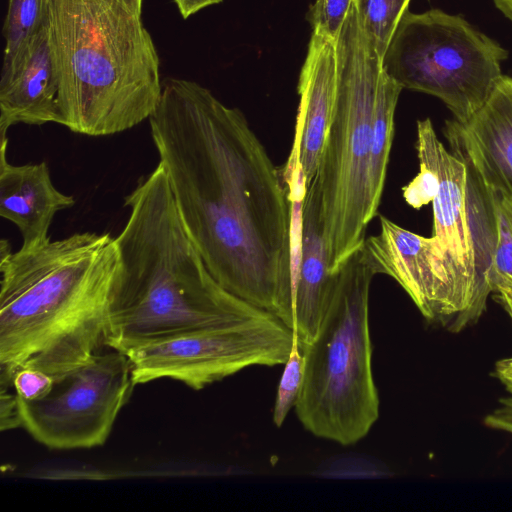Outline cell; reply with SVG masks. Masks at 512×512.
<instances>
[{
  "instance_id": "d4e9b609",
  "label": "cell",
  "mask_w": 512,
  "mask_h": 512,
  "mask_svg": "<svg viewBox=\"0 0 512 512\" xmlns=\"http://www.w3.org/2000/svg\"><path fill=\"white\" fill-rule=\"evenodd\" d=\"M499 301L512 320V286L499 289ZM493 375L505 390L512 395V357L503 358L495 363Z\"/></svg>"
},
{
  "instance_id": "f546056e",
  "label": "cell",
  "mask_w": 512,
  "mask_h": 512,
  "mask_svg": "<svg viewBox=\"0 0 512 512\" xmlns=\"http://www.w3.org/2000/svg\"><path fill=\"white\" fill-rule=\"evenodd\" d=\"M502 204L512 227V201L502 196Z\"/></svg>"
},
{
  "instance_id": "83f0119b",
  "label": "cell",
  "mask_w": 512,
  "mask_h": 512,
  "mask_svg": "<svg viewBox=\"0 0 512 512\" xmlns=\"http://www.w3.org/2000/svg\"><path fill=\"white\" fill-rule=\"evenodd\" d=\"M222 0H174L180 14L184 19L195 14L199 10L220 3Z\"/></svg>"
},
{
  "instance_id": "9c48e42d",
  "label": "cell",
  "mask_w": 512,
  "mask_h": 512,
  "mask_svg": "<svg viewBox=\"0 0 512 512\" xmlns=\"http://www.w3.org/2000/svg\"><path fill=\"white\" fill-rule=\"evenodd\" d=\"M293 332L274 315L229 326L187 331L124 349L135 385L157 379L201 390L251 366L285 364Z\"/></svg>"
},
{
  "instance_id": "f1b7e54d",
  "label": "cell",
  "mask_w": 512,
  "mask_h": 512,
  "mask_svg": "<svg viewBox=\"0 0 512 512\" xmlns=\"http://www.w3.org/2000/svg\"><path fill=\"white\" fill-rule=\"evenodd\" d=\"M495 6L512 21V0H494Z\"/></svg>"
},
{
  "instance_id": "7402d4cb",
  "label": "cell",
  "mask_w": 512,
  "mask_h": 512,
  "mask_svg": "<svg viewBox=\"0 0 512 512\" xmlns=\"http://www.w3.org/2000/svg\"><path fill=\"white\" fill-rule=\"evenodd\" d=\"M354 0H315L308 20L313 33L337 42Z\"/></svg>"
},
{
  "instance_id": "4316f807",
  "label": "cell",
  "mask_w": 512,
  "mask_h": 512,
  "mask_svg": "<svg viewBox=\"0 0 512 512\" xmlns=\"http://www.w3.org/2000/svg\"><path fill=\"white\" fill-rule=\"evenodd\" d=\"M0 424L2 431L22 426L18 397L8 389H0Z\"/></svg>"
},
{
  "instance_id": "44dd1931",
  "label": "cell",
  "mask_w": 512,
  "mask_h": 512,
  "mask_svg": "<svg viewBox=\"0 0 512 512\" xmlns=\"http://www.w3.org/2000/svg\"><path fill=\"white\" fill-rule=\"evenodd\" d=\"M493 191V190H492ZM496 215V242L492 260V292L512 286V227L502 204V195L493 191Z\"/></svg>"
},
{
  "instance_id": "7c38bea8",
  "label": "cell",
  "mask_w": 512,
  "mask_h": 512,
  "mask_svg": "<svg viewBox=\"0 0 512 512\" xmlns=\"http://www.w3.org/2000/svg\"><path fill=\"white\" fill-rule=\"evenodd\" d=\"M58 96V75L46 25L12 60L2 65L0 136H6L8 129L18 123L58 124Z\"/></svg>"
},
{
  "instance_id": "ba28073f",
  "label": "cell",
  "mask_w": 512,
  "mask_h": 512,
  "mask_svg": "<svg viewBox=\"0 0 512 512\" xmlns=\"http://www.w3.org/2000/svg\"><path fill=\"white\" fill-rule=\"evenodd\" d=\"M507 57V50L458 15L407 10L382 64L402 89L439 98L465 124L492 93Z\"/></svg>"
},
{
  "instance_id": "5bb4252c",
  "label": "cell",
  "mask_w": 512,
  "mask_h": 512,
  "mask_svg": "<svg viewBox=\"0 0 512 512\" xmlns=\"http://www.w3.org/2000/svg\"><path fill=\"white\" fill-rule=\"evenodd\" d=\"M338 90L336 43L312 33L299 82L300 97L292 149L306 187L316 176L334 116Z\"/></svg>"
},
{
  "instance_id": "7a4b0ae2",
  "label": "cell",
  "mask_w": 512,
  "mask_h": 512,
  "mask_svg": "<svg viewBox=\"0 0 512 512\" xmlns=\"http://www.w3.org/2000/svg\"><path fill=\"white\" fill-rule=\"evenodd\" d=\"M119 268L115 237L79 232L12 252L0 244V389L17 370L53 378L107 346Z\"/></svg>"
},
{
  "instance_id": "30bf717a",
  "label": "cell",
  "mask_w": 512,
  "mask_h": 512,
  "mask_svg": "<svg viewBox=\"0 0 512 512\" xmlns=\"http://www.w3.org/2000/svg\"><path fill=\"white\" fill-rule=\"evenodd\" d=\"M111 350L55 377L41 398L17 396L22 427L35 440L60 450L105 443L135 386L127 355Z\"/></svg>"
},
{
  "instance_id": "6da1fadb",
  "label": "cell",
  "mask_w": 512,
  "mask_h": 512,
  "mask_svg": "<svg viewBox=\"0 0 512 512\" xmlns=\"http://www.w3.org/2000/svg\"><path fill=\"white\" fill-rule=\"evenodd\" d=\"M150 132L182 223L215 280L292 330L290 200L238 108L166 78Z\"/></svg>"
},
{
  "instance_id": "ac0fdd59",
  "label": "cell",
  "mask_w": 512,
  "mask_h": 512,
  "mask_svg": "<svg viewBox=\"0 0 512 512\" xmlns=\"http://www.w3.org/2000/svg\"><path fill=\"white\" fill-rule=\"evenodd\" d=\"M50 0H8L3 63L12 60L49 23Z\"/></svg>"
},
{
  "instance_id": "ffe728a7",
  "label": "cell",
  "mask_w": 512,
  "mask_h": 512,
  "mask_svg": "<svg viewBox=\"0 0 512 512\" xmlns=\"http://www.w3.org/2000/svg\"><path fill=\"white\" fill-rule=\"evenodd\" d=\"M293 332V344L277 389L273 411V422L280 427L292 407H295L300 394L305 372V359L299 345L298 336Z\"/></svg>"
},
{
  "instance_id": "8fae6325",
  "label": "cell",
  "mask_w": 512,
  "mask_h": 512,
  "mask_svg": "<svg viewBox=\"0 0 512 512\" xmlns=\"http://www.w3.org/2000/svg\"><path fill=\"white\" fill-rule=\"evenodd\" d=\"M290 270L292 331L296 332L302 348L310 344L317 334L336 278V273L330 270L321 194L315 178L306 187L300 253L291 263Z\"/></svg>"
},
{
  "instance_id": "603a6c76",
  "label": "cell",
  "mask_w": 512,
  "mask_h": 512,
  "mask_svg": "<svg viewBox=\"0 0 512 512\" xmlns=\"http://www.w3.org/2000/svg\"><path fill=\"white\" fill-rule=\"evenodd\" d=\"M54 378L36 368L24 367L14 374L12 387L16 395L26 401L36 400L48 393Z\"/></svg>"
},
{
  "instance_id": "cb8c5ba5",
  "label": "cell",
  "mask_w": 512,
  "mask_h": 512,
  "mask_svg": "<svg viewBox=\"0 0 512 512\" xmlns=\"http://www.w3.org/2000/svg\"><path fill=\"white\" fill-rule=\"evenodd\" d=\"M438 180L436 174L420 165L418 175L405 187H403V197L405 201L415 209L432 203L437 192Z\"/></svg>"
},
{
  "instance_id": "3957f363",
  "label": "cell",
  "mask_w": 512,
  "mask_h": 512,
  "mask_svg": "<svg viewBox=\"0 0 512 512\" xmlns=\"http://www.w3.org/2000/svg\"><path fill=\"white\" fill-rule=\"evenodd\" d=\"M129 209L115 237L119 268L107 346L124 349L187 331L272 315L224 289L211 275L178 213L160 163L124 198Z\"/></svg>"
},
{
  "instance_id": "277c9868",
  "label": "cell",
  "mask_w": 512,
  "mask_h": 512,
  "mask_svg": "<svg viewBox=\"0 0 512 512\" xmlns=\"http://www.w3.org/2000/svg\"><path fill=\"white\" fill-rule=\"evenodd\" d=\"M143 0H50L49 41L59 122L107 136L149 119L162 94L160 60Z\"/></svg>"
},
{
  "instance_id": "d6986e66",
  "label": "cell",
  "mask_w": 512,
  "mask_h": 512,
  "mask_svg": "<svg viewBox=\"0 0 512 512\" xmlns=\"http://www.w3.org/2000/svg\"><path fill=\"white\" fill-rule=\"evenodd\" d=\"M410 0H354L359 19L383 59Z\"/></svg>"
},
{
  "instance_id": "9a60e30c",
  "label": "cell",
  "mask_w": 512,
  "mask_h": 512,
  "mask_svg": "<svg viewBox=\"0 0 512 512\" xmlns=\"http://www.w3.org/2000/svg\"><path fill=\"white\" fill-rule=\"evenodd\" d=\"M446 135L463 148L485 185L512 201V77L502 75L465 124L449 121Z\"/></svg>"
},
{
  "instance_id": "2e32d148",
  "label": "cell",
  "mask_w": 512,
  "mask_h": 512,
  "mask_svg": "<svg viewBox=\"0 0 512 512\" xmlns=\"http://www.w3.org/2000/svg\"><path fill=\"white\" fill-rule=\"evenodd\" d=\"M0 215L20 231L22 249L47 242L54 216L75 204L53 184L46 162L13 165L6 157L8 136H0Z\"/></svg>"
},
{
  "instance_id": "8992f818",
  "label": "cell",
  "mask_w": 512,
  "mask_h": 512,
  "mask_svg": "<svg viewBox=\"0 0 512 512\" xmlns=\"http://www.w3.org/2000/svg\"><path fill=\"white\" fill-rule=\"evenodd\" d=\"M336 52L337 101L315 176L332 273L363 246L367 226L378 213L370 197L369 165L383 64L354 1L337 39Z\"/></svg>"
},
{
  "instance_id": "52a82bcc",
  "label": "cell",
  "mask_w": 512,
  "mask_h": 512,
  "mask_svg": "<svg viewBox=\"0 0 512 512\" xmlns=\"http://www.w3.org/2000/svg\"><path fill=\"white\" fill-rule=\"evenodd\" d=\"M450 152L429 118L417 122L419 164L438 180L433 198V240L440 284V324L459 332L476 323L492 293L490 276L496 242L494 194L461 145L446 135Z\"/></svg>"
},
{
  "instance_id": "5b68a950",
  "label": "cell",
  "mask_w": 512,
  "mask_h": 512,
  "mask_svg": "<svg viewBox=\"0 0 512 512\" xmlns=\"http://www.w3.org/2000/svg\"><path fill=\"white\" fill-rule=\"evenodd\" d=\"M374 276L360 248L337 270L317 334L301 348L305 372L296 415L314 436L344 446L364 438L379 417L369 331Z\"/></svg>"
},
{
  "instance_id": "484cf974",
  "label": "cell",
  "mask_w": 512,
  "mask_h": 512,
  "mask_svg": "<svg viewBox=\"0 0 512 512\" xmlns=\"http://www.w3.org/2000/svg\"><path fill=\"white\" fill-rule=\"evenodd\" d=\"M486 427L512 434V395L499 399L496 406L483 419Z\"/></svg>"
},
{
  "instance_id": "e0dca14e",
  "label": "cell",
  "mask_w": 512,
  "mask_h": 512,
  "mask_svg": "<svg viewBox=\"0 0 512 512\" xmlns=\"http://www.w3.org/2000/svg\"><path fill=\"white\" fill-rule=\"evenodd\" d=\"M401 90L402 87L383 71L375 101L369 165L370 197L377 210L386 181L394 137L395 110Z\"/></svg>"
},
{
  "instance_id": "4fadbf2b",
  "label": "cell",
  "mask_w": 512,
  "mask_h": 512,
  "mask_svg": "<svg viewBox=\"0 0 512 512\" xmlns=\"http://www.w3.org/2000/svg\"><path fill=\"white\" fill-rule=\"evenodd\" d=\"M361 251L375 275L393 278L428 321L440 324V284L432 236H421L380 216V232L366 238Z\"/></svg>"
}]
</instances>
